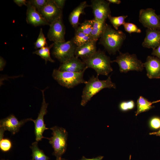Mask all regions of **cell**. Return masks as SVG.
<instances>
[{"label": "cell", "mask_w": 160, "mask_h": 160, "mask_svg": "<svg viewBox=\"0 0 160 160\" xmlns=\"http://www.w3.org/2000/svg\"><path fill=\"white\" fill-rule=\"evenodd\" d=\"M126 38V34L122 31L114 29L105 23L99 43L109 54L114 55L120 52Z\"/></svg>", "instance_id": "6da1fadb"}, {"label": "cell", "mask_w": 160, "mask_h": 160, "mask_svg": "<svg viewBox=\"0 0 160 160\" xmlns=\"http://www.w3.org/2000/svg\"><path fill=\"white\" fill-rule=\"evenodd\" d=\"M110 76L105 80L99 79L98 76H93L85 84L83 89L81 105L84 106L93 96L105 88H116L115 83L111 81Z\"/></svg>", "instance_id": "7a4b0ae2"}, {"label": "cell", "mask_w": 160, "mask_h": 160, "mask_svg": "<svg viewBox=\"0 0 160 160\" xmlns=\"http://www.w3.org/2000/svg\"><path fill=\"white\" fill-rule=\"evenodd\" d=\"M87 68L94 69L97 76L104 75L108 76L113 71L111 65V61L103 51L98 50L91 57L82 60Z\"/></svg>", "instance_id": "3957f363"}, {"label": "cell", "mask_w": 160, "mask_h": 160, "mask_svg": "<svg viewBox=\"0 0 160 160\" xmlns=\"http://www.w3.org/2000/svg\"><path fill=\"white\" fill-rule=\"evenodd\" d=\"M52 131V136L46 137L53 149L52 153L56 159L62 158L65 153L67 147L68 133L66 129L62 127L55 126L50 128Z\"/></svg>", "instance_id": "277c9868"}, {"label": "cell", "mask_w": 160, "mask_h": 160, "mask_svg": "<svg viewBox=\"0 0 160 160\" xmlns=\"http://www.w3.org/2000/svg\"><path fill=\"white\" fill-rule=\"evenodd\" d=\"M86 70L78 73L62 71L58 69L53 70L52 76L60 85L68 88H72L82 83L86 84L87 81L83 78Z\"/></svg>", "instance_id": "5b68a950"}, {"label": "cell", "mask_w": 160, "mask_h": 160, "mask_svg": "<svg viewBox=\"0 0 160 160\" xmlns=\"http://www.w3.org/2000/svg\"><path fill=\"white\" fill-rule=\"evenodd\" d=\"M119 52V55L116 59L111 61V62L118 63L120 72L127 73L131 71H141L143 70V63L137 58L136 54Z\"/></svg>", "instance_id": "8992f818"}, {"label": "cell", "mask_w": 160, "mask_h": 160, "mask_svg": "<svg viewBox=\"0 0 160 160\" xmlns=\"http://www.w3.org/2000/svg\"><path fill=\"white\" fill-rule=\"evenodd\" d=\"M76 47L72 39L67 41L54 43L52 54L62 63L75 56Z\"/></svg>", "instance_id": "52a82bcc"}, {"label": "cell", "mask_w": 160, "mask_h": 160, "mask_svg": "<svg viewBox=\"0 0 160 160\" xmlns=\"http://www.w3.org/2000/svg\"><path fill=\"white\" fill-rule=\"evenodd\" d=\"M139 21L145 28L160 30V18L152 8L141 9L139 11Z\"/></svg>", "instance_id": "ba28073f"}, {"label": "cell", "mask_w": 160, "mask_h": 160, "mask_svg": "<svg viewBox=\"0 0 160 160\" xmlns=\"http://www.w3.org/2000/svg\"><path fill=\"white\" fill-rule=\"evenodd\" d=\"M46 89L41 90L43 95V101L41 106L38 117L35 120H33L34 124V134L36 137V140L38 142L41 141L43 138L46 139V137L43 136L44 131L49 129L46 127L44 120V116L47 112V108L48 105L45 101L44 91Z\"/></svg>", "instance_id": "9c48e42d"}, {"label": "cell", "mask_w": 160, "mask_h": 160, "mask_svg": "<svg viewBox=\"0 0 160 160\" xmlns=\"http://www.w3.org/2000/svg\"><path fill=\"white\" fill-rule=\"evenodd\" d=\"M47 34L49 39L54 43L65 41V28L63 21L62 16L55 20L49 25Z\"/></svg>", "instance_id": "30bf717a"}, {"label": "cell", "mask_w": 160, "mask_h": 160, "mask_svg": "<svg viewBox=\"0 0 160 160\" xmlns=\"http://www.w3.org/2000/svg\"><path fill=\"white\" fill-rule=\"evenodd\" d=\"M110 3L107 0H92L90 6L92 9L94 19L100 21H106L111 15Z\"/></svg>", "instance_id": "8fae6325"}, {"label": "cell", "mask_w": 160, "mask_h": 160, "mask_svg": "<svg viewBox=\"0 0 160 160\" xmlns=\"http://www.w3.org/2000/svg\"><path fill=\"white\" fill-rule=\"evenodd\" d=\"M50 24L63 16L62 9L58 7L53 0H48L46 4L38 11Z\"/></svg>", "instance_id": "7c38bea8"}, {"label": "cell", "mask_w": 160, "mask_h": 160, "mask_svg": "<svg viewBox=\"0 0 160 160\" xmlns=\"http://www.w3.org/2000/svg\"><path fill=\"white\" fill-rule=\"evenodd\" d=\"M31 118H28L19 121L13 115L1 119L0 121V128L4 131H8L13 135L17 132L20 128L25 123L29 121H33Z\"/></svg>", "instance_id": "4fadbf2b"}, {"label": "cell", "mask_w": 160, "mask_h": 160, "mask_svg": "<svg viewBox=\"0 0 160 160\" xmlns=\"http://www.w3.org/2000/svg\"><path fill=\"white\" fill-rule=\"evenodd\" d=\"M26 6L27 9L26 20L28 23L35 26L45 25H49V23L42 17L36 8L28 1Z\"/></svg>", "instance_id": "5bb4252c"}, {"label": "cell", "mask_w": 160, "mask_h": 160, "mask_svg": "<svg viewBox=\"0 0 160 160\" xmlns=\"http://www.w3.org/2000/svg\"><path fill=\"white\" fill-rule=\"evenodd\" d=\"M148 78H160V59L154 56H148L146 62L143 63Z\"/></svg>", "instance_id": "9a60e30c"}, {"label": "cell", "mask_w": 160, "mask_h": 160, "mask_svg": "<svg viewBox=\"0 0 160 160\" xmlns=\"http://www.w3.org/2000/svg\"><path fill=\"white\" fill-rule=\"evenodd\" d=\"M87 68L85 64L78 58L74 56L65 62L61 63L58 69L62 71L80 72Z\"/></svg>", "instance_id": "2e32d148"}, {"label": "cell", "mask_w": 160, "mask_h": 160, "mask_svg": "<svg viewBox=\"0 0 160 160\" xmlns=\"http://www.w3.org/2000/svg\"><path fill=\"white\" fill-rule=\"evenodd\" d=\"M160 44V30L148 29L146 30V36L142 43L145 48H156Z\"/></svg>", "instance_id": "e0dca14e"}, {"label": "cell", "mask_w": 160, "mask_h": 160, "mask_svg": "<svg viewBox=\"0 0 160 160\" xmlns=\"http://www.w3.org/2000/svg\"><path fill=\"white\" fill-rule=\"evenodd\" d=\"M97 41H93L82 45L77 46L75 52V56L80 57L82 60L91 57L97 51Z\"/></svg>", "instance_id": "ac0fdd59"}, {"label": "cell", "mask_w": 160, "mask_h": 160, "mask_svg": "<svg viewBox=\"0 0 160 160\" xmlns=\"http://www.w3.org/2000/svg\"><path fill=\"white\" fill-rule=\"evenodd\" d=\"M89 6L87 1H83L75 8L70 13L69 17V20L72 27L75 30L80 24L79 22L80 15L84 14V9Z\"/></svg>", "instance_id": "d6986e66"}, {"label": "cell", "mask_w": 160, "mask_h": 160, "mask_svg": "<svg viewBox=\"0 0 160 160\" xmlns=\"http://www.w3.org/2000/svg\"><path fill=\"white\" fill-rule=\"evenodd\" d=\"M137 110L135 112L136 116L141 113L147 111L153 107V102L149 101L146 98L140 96L137 100Z\"/></svg>", "instance_id": "ffe728a7"}, {"label": "cell", "mask_w": 160, "mask_h": 160, "mask_svg": "<svg viewBox=\"0 0 160 160\" xmlns=\"http://www.w3.org/2000/svg\"><path fill=\"white\" fill-rule=\"evenodd\" d=\"M72 40L77 46H80L89 42L95 41L91 35L77 31H75L74 36Z\"/></svg>", "instance_id": "44dd1931"}, {"label": "cell", "mask_w": 160, "mask_h": 160, "mask_svg": "<svg viewBox=\"0 0 160 160\" xmlns=\"http://www.w3.org/2000/svg\"><path fill=\"white\" fill-rule=\"evenodd\" d=\"M38 142H33L30 146L32 151L31 160H49V158L38 147Z\"/></svg>", "instance_id": "7402d4cb"}, {"label": "cell", "mask_w": 160, "mask_h": 160, "mask_svg": "<svg viewBox=\"0 0 160 160\" xmlns=\"http://www.w3.org/2000/svg\"><path fill=\"white\" fill-rule=\"evenodd\" d=\"M93 28L90 35L94 40L97 41L103 32L105 21H100L94 18Z\"/></svg>", "instance_id": "603a6c76"}, {"label": "cell", "mask_w": 160, "mask_h": 160, "mask_svg": "<svg viewBox=\"0 0 160 160\" xmlns=\"http://www.w3.org/2000/svg\"><path fill=\"white\" fill-rule=\"evenodd\" d=\"M54 43L49 46H47L33 52V54H36L41 57L45 60L46 64L48 61L51 62H54L55 61L51 57L50 53V50L53 47Z\"/></svg>", "instance_id": "cb8c5ba5"}, {"label": "cell", "mask_w": 160, "mask_h": 160, "mask_svg": "<svg viewBox=\"0 0 160 160\" xmlns=\"http://www.w3.org/2000/svg\"><path fill=\"white\" fill-rule=\"evenodd\" d=\"M94 21V19L85 20L82 23H80L75 31L81 32L86 34L90 35L93 27Z\"/></svg>", "instance_id": "d4e9b609"}, {"label": "cell", "mask_w": 160, "mask_h": 160, "mask_svg": "<svg viewBox=\"0 0 160 160\" xmlns=\"http://www.w3.org/2000/svg\"><path fill=\"white\" fill-rule=\"evenodd\" d=\"M128 17L127 15H123L117 17L109 15L108 18L115 29L118 30L119 26L123 25L125 23V19Z\"/></svg>", "instance_id": "484cf974"}, {"label": "cell", "mask_w": 160, "mask_h": 160, "mask_svg": "<svg viewBox=\"0 0 160 160\" xmlns=\"http://www.w3.org/2000/svg\"><path fill=\"white\" fill-rule=\"evenodd\" d=\"M34 48L36 49H41L47 46L46 38L44 34L42 29L40 28L39 33L36 41L34 43Z\"/></svg>", "instance_id": "4316f807"}, {"label": "cell", "mask_w": 160, "mask_h": 160, "mask_svg": "<svg viewBox=\"0 0 160 160\" xmlns=\"http://www.w3.org/2000/svg\"><path fill=\"white\" fill-rule=\"evenodd\" d=\"M135 107V103L133 100L123 101L119 105L120 110L123 112H126L133 109Z\"/></svg>", "instance_id": "83f0119b"}, {"label": "cell", "mask_w": 160, "mask_h": 160, "mask_svg": "<svg viewBox=\"0 0 160 160\" xmlns=\"http://www.w3.org/2000/svg\"><path fill=\"white\" fill-rule=\"evenodd\" d=\"M123 25L125 31L129 34L133 33H140L141 32V29L133 23L125 22Z\"/></svg>", "instance_id": "f1b7e54d"}, {"label": "cell", "mask_w": 160, "mask_h": 160, "mask_svg": "<svg viewBox=\"0 0 160 160\" xmlns=\"http://www.w3.org/2000/svg\"><path fill=\"white\" fill-rule=\"evenodd\" d=\"M0 149L3 152L9 151L12 147V143L11 140L7 138L0 139Z\"/></svg>", "instance_id": "f546056e"}, {"label": "cell", "mask_w": 160, "mask_h": 160, "mask_svg": "<svg viewBox=\"0 0 160 160\" xmlns=\"http://www.w3.org/2000/svg\"><path fill=\"white\" fill-rule=\"evenodd\" d=\"M148 126L152 130H157L160 128V118L157 116L151 118L148 121Z\"/></svg>", "instance_id": "4dcf8cb0"}, {"label": "cell", "mask_w": 160, "mask_h": 160, "mask_svg": "<svg viewBox=\"0 0 160 160\" xmlns=\"http://www.w3.org/2000/svg\"><path fill=\"white\" fill-rule=\"evenodd\" d=\"M48 1V0H31L28 1L39 11L46 4Z\"/></svg>", "instance_id": "1f68e13d"}, {"label": "cell", "mask_w": 160, "mask_h": 160, "mask_svg": "<svg viewBox=\"0 0 160 160\" xmlns=\"http://www.w3.org/2000/svg\"><path fill=\"white\" fill-rule=\"evenodd\" d=\"M54 3L59 8L62 9L65 2V0H53Z\"/></svg>", "instance_id": "d6a6232c"}, {"label": "cell", "mask_w": 160, "mask_h": 160, "mask_svg": "<svg viewBox=\"0 0 160 160\" xmlns=\"http://www.w3.org/2000/svg\"><path fill=\"white\" fill-rule=\"evenodd\" d=\"M151 54L160 59V44L156 48L153 50Z\"/></svg>", "instance_id": "836d02e7"}, {"label": "cell", "mask_w": 160, "mask_h": 160, "mask_svg": "<svg viewBox=\"0 0 160 160\" xmlns=\"http://www.w3.org/2000/svg\"><path fill=\"white\" fill-rule=\"evenodd\" d=\"M14 2L17 5L21 7L23 5H27V1L25 0H14Z\"/></svg>", "instance_id": "e575fe53"}, {"label": "cell", "mask_w": 160, "mask_h": 160, "mask_svg": "<svg viewBox=\"0 0 160 160\" xmlns=\"http://www.w3.org/2000/svg\"><path fill=\"white\" fill-rule=\"evenodd\" d=\"M103 157L104 156H99L92 158H87L83 156L81 159L79 160H102Z\"/></svg>", "instance_id": "d590c367"}, {"label": "cell", "mask_w": 160, "mask_h": 160, "mask_svg": "<svg viewBox=\"0 0 160 160\" xmlns=\"http://www.w3.org/2000/svg\"><path fill=\"white\" fill-rule=\"evenodd\" d=\"M6 64V62L4 59L0 56V71H2Z\"/></svg>", "instance_id": "8d00e7d4"}, {"label": "cell", "mask_w": 160, "mask_h": 160, "mask_svg": "<svg viewBox=\"0 0 160 160\" xmlns=\"http://www.w3.org/2000/svg\"><path fill=\"white\" fill-rule=\"evenodd\" d=\"M107 1L110 3H111L117 4H120L121 2V1L120 0H107Z\"/></svg>", "instance_id": "74e56055"}, {"label": "cell", "mask_w": 160, "mask_h": 160, "mask_svg": "<svg viewBox=\"0 0 160 160\" xmlns=\"http://www.w3.org/2000/svg\"><path fill=\"white\" fill-rule=\"evenodd\" d=\"M149 134L150 135H153L160 136V128L158 131L156 132H151L149 133Z\"/></svg>", "instance_id": "f35d334b"}, {"label": "cell", "mask_w": 160, "mask_h": 160, "mask_svg": "<svg viewBox=\"0 0 160 160\" xmlns=\"http://www.w3.org/2000/svg\"><path fill=\"white\" fill-rule=\"evenodd\" d=\"M56 160H68L65 159L64 158H60L56 159Z\"/></svg>", "instance_id": "ab89813d"}, {"label": "cell", "mask_w": 160, "mask_h": 160, "mask_svg": "<svg viewBox=\"0 0 160 160\" xmlns=\"http://www.w3.org/2000/svg\"><path fill=\"white\" fill-rule=\"evenodd\" d=\"M159 17L160 18V14L159 15H158Z\"/></svg>", "instance_id": "60d3db41"}, {"label": "cell", "mask_w": 160, "mask_h": 160, "mask_svg": "<svg viewBox=\"0 0 160 160\" xmlns=\"http://www.w3.org/2000/svg\"><path fill=\"white\" fill-rule=\"evenodd\" d=\"M130 159H131V156H130L129 160H130Z\"/></svg>", "instance_id": "b9f144b4"}, {"label": "cell", "mask_w": 160, "mask_h": 160, "mask_svg": "<svg viewBox=\"0 0 160 160\" xmlns=\"http://www.w3.org/2000/svg\"><path fill=\"white\" fill-rule=\"evenodd\" d=\"M1 160H5V159H2Z\"/></svg>", "instance_id": "7bdbcfd3"}]
</instances>
